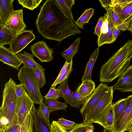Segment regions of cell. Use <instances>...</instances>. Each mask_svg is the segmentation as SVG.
<instances>
[{
    "mask_svg": "<svg viewBox=\"0 0 132 132\" xmlns=\"http://www.w3.org/2000/svg\"><path fill=\"white\" fill-rule=\"evenodd\" d=\"M35 24L43 37L60 43L70 36L81 33L74 20L62 10L55 0L46 1L41 7Z\"/></svg>",
    "mask_w": 132,
    "mask_h": 132,
    "instance_id": "6da1fadb",
    "label": "cell"
},
{
    "mask_svg": "<svg viewBox=\"0 0 132 132\" xmlns=\"http://www.w3.org/2000/svg\"><path fill=\"white\" fill-rule=\"evenodd\" d=\"M132 57V40H129L101 67L100 81H112L119 77L129 67Z\"/></svg>",
    "mask_w": 132,
    "mask_h": 132,
    "instance_id": "7a4b0ae2",
    "label": "cell"
},
{
    "mask_svg": "<svg viewBox=\"0 0 132 132\" xmlns=\"http://www.w3.org/2000/svg\"><path fill=\"white\" fill-rule=\"evenodd\" d=\"M16 84L11 78L5 84L0 108V123L4 129L18 124L16 113V97L14 89Z\"/></svg>",
    "mask_w": 132,
    "mask_h": 132,
    "instance_id": "3957f363",
    "label": "cell"
},
{
    "mask_svg": "<svg viewBox=\"0 0 132 132\" xmlns=\"http://www.w3.org/2000/svg\"><path fill=\"white\" fill-rule=\"evenodd\" d=\"M18 76L20 83L23 85L34 103L40 104L44 98L33 70L23 66L19 70Z\"/></svg>",
    "mask_w": 132,
    "mask_h": 132,
    "instance_id": "277c9868",
    "label": "cell"
},
{
    "mask_svg": "<svg viewBox=\"0 0 132 132\" xmlns=\"http://www.w3.org/2000/svg\"><path fill=\"white\" fill-rule=\"evenodd\" d=\"M111 88L107 84L101 83L87 98L80 110L83 119L92 110L103 98Z\"/></svg>",
    "mask_w": 132,
    "mask_h": 132,
    "instance_id": "5b68a950",
    "label": "cell"
},
{
    "mask_svg": "<svg viewBox=\"0 0 132 132\" xmlns=\"http://www.w3.org/2000/svg\"><path fill=\"white\" fill-rule=\"evenodd\" d=\"M125 100L124 110L114 125L113 130L115 132L128 131L132 125V95L125 98Z\"/></svg>",
    "mask_w": 132,
    "mask_h": 132,
    "instance_id": "8992f818",
    "label": "cell"
},
{
    "mask_svg": "<svg viewBox=\"0 0 132 132\" xmlns=\"http://www.w3.org/2000/svg\"><path fill=\"white\" fill-rule=\"evenodd\" d=\"M114 91L111 86L95 107L83 119L82 122L85 124H92L107 107L112 103Z\"/></svg>",
    "mask_w": 132,
    "mask_h": 132,
    "instance_id": "52a82bcc",
    "label": "cell"
},
{
    "mask_svg": "<svg viewBox=\"0 0 132 132\" xmlns=\"http://www.w3.org/2000/svg\"><path fill=\"white\" fill-rule=\"evenodd\" d=\"M35 39L32 31L25 30L14 37L10 44V49L14 54H17Z\"/></svg>",
    "mask_w": 132,
    "mask_h": 132,
    "instance_id": "ba28073f",
    "label": "cell"
},
{
    "mask_svg": "<svg viewBox=\"0 0 132 132\" xmlns=\"http://www.w3.org/2000/svg\"><path fill=\"white\" fill-rule=\"evenodd\" d=\"M34 104L27 92L22 96L16 97V113L19 124L20 126L32 111Z\"/></svg>",
    "mask_w": 132,
    "mask_h": 132,
    "instance_id": "9c48e42d",
    "label": "cell"
},
{
    "mask_svg": "<svg viewBox=\"0 0 132 132\" xmlns=\"http://www.w3.org/2000/svg\"><path fill=\"white\" fill-rule=\"evenodd\" d=\"M4 26L15 36L25 30L26 25L23 21V10H14Z\"/></svg>",
    "mask_w": 132,
    "mask_h": 132,
    "instance_id": "30bf717a",
    "label": "cell"
},
{
    "mask_svg": "<svg viewBox=\"0 0 132 132\" xmlns=\"http://www.w3.org/2000/svg\"><path fill=\"white\" fill-rule=\"evenodd\" d=\"M30 49L34 56L38 58L42 63L49 62L53 59V49L50 48L46 42L43 40L32 45Z\"/></svg>",
    "mask_w": 132,
    "mask_h": 132,
    "instance_id": "8fae6325",
    "label": "cell"
},
{
    "mask_svg": "<svg viewBox=\"0 0 132 132\" xmlns=\"http://www.w3.org/2000/svg\"><path fill=\"white\" fill-rule=\"evenodd\" d=\"M104 16L101 34L97 41L98 47L105 44L112 43L115 41L113 36L112 29L116 26L108 19L107 13L104 14Z\"/></svg>",
    "mask_w": 132,
    "mask_h": 132,
    "instance_id": "7c38bea8",
    "label": "cell"
},
{
    "mask_svg": "<svg viewBox=\"0 0 132 132\" xmlns=\"http://www.w3.org/2000/svg\"><path fill=\"white\" fill-rule=\"evenodd\" d=\"M111 86L114 91L132 92V65L129 66L119 77L117 82Z\"/></svg>",
    "mask_w": 132,
    "mask_h": 132,
    "instance_id": "4fadbf2b",
    "label": "cell"
},
{
    "mask_svg": "<svg viewBox=\"0 0 132 132\" xmlns=\"http://www.w3.org/2000/svg\"><path fill=\"white\" fill-rule=\"evenodd\" d=\"M0 60L3 63L18 70H19L23 63L16 54H14L4 46H0Z\"/></svg>",
    "mask_w": 132,
    "mask_h": 132,
    "instance_id": "5bb4252c",
    "label": "cell"
},
{
    "mask_svg": "<svg viewBox=\"0 0 132 132\" xmlns=\"http://www.w3.org/2000/svg\"><path fill=\"white\" fill-rule=\"evenodd\" d=\"M113 104L110 103L94 122L103 126L104 128L113 130L114 125Z\"/></svg>",
    "mask_w": 132,
    "mask_h": 132,
    "instance_id": "9a60e30c",
    "label": "cell"
},
{
    "mask_svg": "<svg viewBox=\"0 0 132 132\" xmlns=\"http://www.w3.org/2000/svg\"><path fill=\"white\" fill-rule=\"evenodd\" d=\"M13 0H0V24L4 25L14 11Z\"/></svg>",
    "mask_w": 132,
    "mask_h": 132,
    "instance_id": "2e32d148",
    "label": "cell"
},
{
    "mask_svg": "<svg viewBox=\"0 0 132 132\" xmlns=\"http://www.w3.org/2000/svg\"><path fill=\"white\" fill-rule=\"evenodd\" d=\"M17 55L22 62L23 66L33 70L45 69L35 61L34 59V55L30 53L24 51L23 53H18Z\"/></svg>",
    "mask_w": 132,
    "mask_h": 132,
    "instance_id": "e0dca14e",
    "label": "cell"
},
{
    "mask_svg": "<svg viewBox=\"0 0 132 132\" xmlns=\"http://www.w3.org/2000/svg\"><path fill=\"white\" fill-rule=\"evenodd\" d=\"M72 60L69 62L66 61L51 87H56L68 79L72 71Z\"/></svg>",
    "mask_w": 132,
    "mask_h": 132,
    "instance_id": "ac0fdd59",
    "label": "cell"
},
{
    "mask_svg": "<svg viewBox=\"0 0 132 132\" xmlns=\"http://www.w3.org/2000/svg\"><path fill=\"white\" fill-rule=\"evenodd\" d=\"M32 111L34 119V132H51L50 127L38 116L37 109L34 105Z\"/></svg>",
    "mask_w": 132,
    "mask_h": 132,
    "instance_id": "d6986e66",
    "label": "cell"
},
{
    "mask_svg": "<svg viewBox=\"0 0 132 132\" xmlns=\"http://www.w3.org/2000/svg\"><path fill=\"white\" fill-rule=\"evenodd\" d=\"M100 49L98 47L93 52L87 63L82 81L91 79V74L94 63L98 57Z\"/></svg>",
    "mask_w": 132,
    "mask_h": 132,
    "instance_id": "ffe728a7",
    "label": "cell"
},
{
    "mask_svg": "<svg viewBox=\"0 0 132 132\" xmlns=\"http://www.w3.org/2000/svg\"><path fill=\"white\" fill-rule=\"evenodd\" d=\"M95 82L92 79L82 81L76 92L83 96L87 97L94 91L95 88Z\"/></svg>",
    "mask_w": 132,
    "mask_h": 132,
    "instance_id": "44dd1931",
    "label": "cell"
},
{
    "mask_svg": "<svg viewBox=\"0 0 132 132\" xmlns=\"http://www.w3.org/2000/svg\"><path fill=\"white\" fill-rule=\"evenodd\" d=\"M113 8L123 22L127 21L132 16V2L123 7Z\"/></svg>",
    "mask_w": 132,
    "mask_h": 132,
    "instance_id": "7402d4cb",
    "label": "cell"
},
{
    "mask_svg": "<svg viewBox=\"0 0 132 132\" xmlns=\"http://www.w3.org/2000/svg\"><path fill=\"white\" fill-rule=\"evenodd\" d=\"M80 37L78 38L67 49L62 53V56L68 62H70L78 52L80 46Z\"/></svg>",
    "mask_w": 132,
    "mask_h": 132,
    "instance_id": "603a6c76",
    "label": "cell"
},
{
    "mask_svg": "<svg viewBox=\"0 0 132 132\" xmlns=\"http://www.w3.org/2000/svg\"><path fill=\"white\" fill-rule=\"evenodd\" d=\"M15 36L7 28L0 24V46L10 45Z\"/></svg>",
    "mask_w": 132,
    "mask_h": 132,
    "instance_id": "cb8c5ba5",
    "label": "cell"
},
{
    "mask_svg": "<svg viewBox=\"0 0 132 132\" xmlns=\"http://www.w3.org/2000/svg\"><path fill=\"white\" fill-rule=\"evenodd\" d=\"M57 88L60 91L61 97L64 99L65 102L70 105L71 90L69 87L68 79L60 83Z\"/></svg>",
    "mask_w": 132,
    "mask_h": 132,
    "instance_id": "d4e9b609",
    "label": "cell"
},
{
    "mask_svg": "<svg viewBox=\"0 0 132 132\" xmlns=\"http://www.w3.org/2000/svg\"><path fill=\"white\" fill-rule=\"evenodd\" d=\"M94 10L93 8L85 10L78 20L75 21L78 28L82 29L84 28V26L86 23H88L90 18L93 15Z\"/></svg>",
    "mask_w": 132,
    "mask_h": 132,
    "instance_id": "484cf974",
    "label": "cell"
},
{
    "mask_svg": "<svg viewBox=\"0 0 132 132\" xmlns=\"http://www.w3.org/2000/svg\"><path fill=\"white\" fill-rule=\"evenodd\" d=\"M43 102L48 107L51 112L59 110H67L68 107L65 102H60L57 99L54 100H43Z\"/></svg>",
    "mask_w": 132,
    "mask_h": 132,
    "instance_id": "4316f807",
    "label": "cell"
},
{
    "mask_svg": "<svg viewBox=\"0 0 132 132\" xmlns=\"http://www.w3.org/2000/svg\"><path fill=\"white\" fill-rule=\"evenodd\" d=\"M76 92L71 91L70 105L72 107L79 108L84 104L87 99Z\"/></svg>",
    "mask_w": 132,
    "mask_h": 132,
    "instance_id": "83f0119b",
    "label": "cell"
},
{
    "mask_svg": "<svg viewBox=\"0 0 132 132\" xmlns=\"http://www.w3.org/2000/svg\"><path fill=\"white\" fill-rule=\"evenodd\" d=\"M50 113L48 107L43 101H42L37 109V114L38 116L50 127L51 124L50 122L49 116Z\"/></svg>",
    "mask_w": 132,
    "mask_h": 132,
    "instance_id": "f1b7e54d",
    "label": "cell"
},
{
    "mask_svg": "<svg viewBox=\"0 0 132 132\" xmlns=\"http://www.w3.org/2000/svg\"><path fill=\"white\" fill-rule=\"evenodd\" d=\"M34 119L32 111L21 125L20 132H34Z\"/></svg>",
    "mask_w": 132,
    "mask_h": 132,
    "instance_id": "f546056e",
    "label": "cell"
},
{
    "mask_svg": "<svg viewBox=\"0 0 132 132\" xmlns=\"http://www.w3.org/2000/svg\"><path fill=\"white\" fill-rule=\"evenodd\" d=\"M125 104V98L121 99L112 104L114 113V124L122 113Z\"/></svg>",
    "mask_w": 132,
    "mask_h": 132,
    "instance_id": "4dcf8cb0",
    "label": "cell"
},
{
    "mask_svg": "<svg viewBox=\"0 0 132 132\" xmlns=\"http://www.w3.org/2000/svg\"><path fill=\"white\" fill-rule=\"evenodd\" d=\"M104 9L107 12L108 19L115 26L123 23L113 7H109Z\"/></svg>",
    "mask_w": 132,
    "mask_h": 132,
    "instance_id": "1f68e13d",
    "label": "cell"
},
{
    "mask_svg": "<svg viewBox=\"0 0 132 132\" xmlns=\"http://www.w3.org/2000/svg\"><path fill=\"white\" fill-rule=\"evenodd\" d=\"M42 0H18L19 4L24 7L33 10L37 8L42 1Z\"/></svg>",
    "mask_w": 132,
    "mask_h": 132,
    "instance_id": "d6a6232c",
    "label": "cell"
},
{
    "mask_svg": "<svg viewBox=\"0 0 132 132\" xmlns=\"http://www.w3.org/2000/svg\"><path fill=\"white\" fill-rule=\"evenodd\" d=\"M39 88H42L46 84V81L45 75V70H33Z\"/></svg>",
    "mask_w": 132,
    "mask_h": 132,
    "instance_id": "836d02e7",
    "label": "cell"
},
{
    "mask_svg": "<svg viewBox=\"0 0 132 132\" xmlns=\"http://www.w3.org/2000/svg\"><path fill=\"white\" fill-rule=\"evenodd\" d=\"M61 97L60 90L55 87H51L47 95L44 98L46 100H54Z\"/></svg>",
    "mask_w": 132,
    "mask_h": 132,
    "instance_id": "e575fe53",
    "label": "cell"
},
{
    "mask_svg": "<svg viewBox=\"0 0 132 132\" xmlns=\"http://www.w3.org/2000/svg\"><path fill=\"white\" fill-rule=\"evenodd\" d=\"M58 122L63 129L67 132V130L71 129L76 124V123L68 120L62 117L58 119Z\"/></svg>",
    "mask_w": 132,
    "mask_h": 132,
    "instance_id": "d590c367",
    "label": "cell"
},
{
    "mask_svg": "<svg viewBox=\"0 0 132 132\" xmlns=\"http://www.w3.org/2000/svg\"><path fill=\"white\" fill-rule=\"evenodd\" d=\"M91 125L85 124L83 123H77L71 129L67 132H86L87 128Z\"/></svg>",
    "mask_w": 132,
    "mask_h": 132,
    "instance_id": "8d00e7d4",
    "label": "cell"
},
{
    "mask_svg": "<svg viewBox=\"0 0 132 132\" xmlns=\"http://www.w3.org/2000/svg\"><path fill=\"white\" fill-rule=\"evenodd\" d=\"M63 11L73 20H74L71 10H70L64 0H55Z\"/></svg>",
    "mask_w": 132,
    "mask_h": 132,
    "instance_id": "74e56055",
    "label": "cell"
},
{
    "mask_svg": "<svg viewBox=\"0 0 132 132\" xmlns=\"http://www.w3.org/2000/svg\"><path fill=\"white\" fill-rule=\"evenodd\" d=\"M14 90L16 97L22 96L26 92V89L23 85L22 84L17 85L14 87Z\"/></svg>",
    "mask_w": 132,
    "mask_h": 132,
    "instance_id": "f35d334b",
    "label": "cell"
},
{
    "mask_svg": "<svg viewBox=\"0 0 132 132\" xmlns=\"http://www.w3.org/2000/svg\"><path fill=\"white\" fill-rule=\"evenodd\" d=\"M51 132H67L58 123L57 121L53 120L51 124Z\"/></svg>",
    "mask_w": 132,
    "mask_h": 132,
    "instance_id": "ab89813d",
    "label": "cell"
},
{
    "mask_svg": "<svg viewBox=\"0 0 132 132\" xmlns=\"http://www.w3.org/2000/svg\"><path fill=\"white\" fill-rule=\"evenodd\" d=\"M104 20V16H101L98 19L94 33L99 37L101 34V29Z\"/></svg>",
    "mask_w": 132,
    "mask_h": 132,
    "instance_id": "60d3db41",
    "label": "cell"
},
{
    "mask_svg": "<svg viewBox=\"0 0 132 132\" xmlns=\"http://www.w3.org/2000/svg\"><path fill=\"white\" fill-rule=\"evenodd\" d=\"M132 2V0H112L111 7H122Z\"/></svg>",
    "mask_w": 132,
    "mask_h": 132,
    "instance_id": "b9f144b4",
    "label": "cell"
},
{
    "mask_svg": "<svg viewBox=\"0 0 132 132\" xmlns=\"http://www.w3.org/2000/svg\"><path fill=\"white\" fill-rule=\"evenodd\" d=\"M130 20L131 18H130L126 21L116 27L120 31H124L126 30H128L129 28V23Z\"/></svg>",
    "mask_w": 132,
    "mask_h": 132,
    "instance_id": "7bdbcfd3",
    "label": "cell"
},
{
    "mask_svg": "<svg viewBox=\"0 0 132 132\" xmlns=\"http://www.w3.org/2000/svg\"><path fill=\"white\" fill-rule=\"evenodd\" d=\"M21 126L18 123L4 129L2 132H20Z\"/></svg>",
    "mask_w": 132,
    "mask_h": 132,
    "instance_id": "ee69618b",
    "label": "cell"
},
{
    "mask_svg": "<svg viewBox=\"0 0 132 132\" xmlns=\"http://www.w3.org/2000/svg\"><path fill=\"white\" fill-rule=\"evenodd\" d=\"M98 1L100 3L102 6L104 8L106 7H111L112 0H100Z\"/></svg>",
    "mask_w": 132,
    "mask_h": 132,
    "instance_id": "f6af8a7d",
    "label": "cell"
},
{
    "mask_svg": "<svg viewBox=\"0 0 132 132\" xmlns=\"http://www.w3.org/2000/svg\"><path fill=\"white\" fill-rule=\"evenodd\" d=\"M112 33L113 38L115 41L120 33V31L115 27L112 29Z\"/></svg>",
    "mask_w": 132,
    "mask_h": 132,
    "instance_id": "bcb514c9",
    "label": "cell"
},
{
    "mask_svg": "<svg viewBox=\"0 0 132 132\" xmlns=\"http://www.w3.org/2000/svg\"><path fill=\"white\" fill-rule=\"evenodd\" d=\"M64 1L70 10H71L72 7L74 4L75 1V0H64Z\"/></svg>",
    "mask_w": 132,
    "mask_h": 132,
    "instance_id": "7dc6e473",
    "label": "cell"
},
{
    "mask_svg": "<svg viewBox=\"0 0 132 132\" xmlns=\"http://www.w3.org/2000/svg\"><path fill=\"white\" fill-rule=\"evenodd\" d=\"M94 129V126L92 124L87 128L86 132H93Z\"/></svg>",
    "mask_w": 132,
    "mask_h": 132,
    "instance_id": "c3c4849f",
    "label": "cell"
},
{
    "mask_svg": "<svg viewBox=\"0 0 132 132\" xmlns=\"http://www.w3.org/2000/svg\"><path fill=\"white\" fill-rule=\"evenodd\" d=\"M103 132H115L113 130H110L108 129L104 128Z\"/></svg>",
    "mask_w": 132,
    "mask_h": 132,
    "instance_id": "681fc988",
    "label": "cell"
},
{
    "mask_svg": "<svg viewBox=\"0 0 132 132\" xmlns=\"http://www.w3.org/2000/svg\"><path fill=\"white\" fill-rule=\"evenodd\" d=\"M130 18H131V20L129 23V28L132 27V16Z\"/></svg>",
    "mask_w": 132,
    "mask_h": 132,
    "instance_id": "f907efd6",
    "label": "cell"
},
{
    "mask_svg": "<svg viewBox=\"0 0 132 132\" xmlns=\"http://www.w3.org/2000/svg\"><path fill=\"white\" fill-rule=\"evenodd\" d=\"M128 131L129 132H132V125L130 127Z\"/></svg>",
    "mask_w": 132,
    "mask_h": 132,
    "instance_id": "816d5d0a",
    "label": "cell"
},
{
    "mask_svg": "<svg viewBox=\"0 0 132 132\" xmlns=\"http://www.w3.org/2000/svg\"><path fill=\"white\" fill-rule=\"evenodd\" d=\"M128 30L130 31L132 33V27L129 28Z\"/></svg>",
    "mask_w": 132,
    "mask_h": 132,
    "instance_id": "f5cc1de1",
    "label": "cell"
}]
</instances>
